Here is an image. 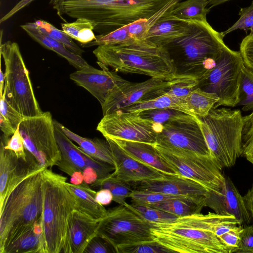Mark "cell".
Returning a JSON list of instances; mask_svg holds the SVG:
<instances>
[{"instance_id": "35", "label": "cell", "mask_w": 253, "mask_h": 253, "mask_svg": "<svg viewBox=\"0 0 253 253\" xmlns=\"http://www.w3.org/2000/svg\"><path fill=\"white\" fill-rule=\"evenodd\" d=\"M71 23H62V30L72 39L81 43H86L95 40L94 25L92 21L84 18H76Z\"/></svg>"}, {"instance_id": "59", "label": "cell", "mask_w": 253, "mask_h": 253, "mask_svg": "<svg viewBox=\"0 0 253 253\" xmlns=\"http://www.w3.org/2000/svg\"><path fill=\"white\" fill-rule=\"evenodd\" d=\"M84 176L82 172H76L71 176V183L79 184L84 182Z\"/></svg>"}, {"instance_id": "58", "label": "cell", "mask_w": 253, "mask_h": 253, "mask_svg": "<svg viewBox=\"0 0 253 253\" xmlns=\"http://www.w3.org/2000/svg\"><path fill=\"white\" fill-rule=\"evenodd\" d=\"M246 204L251 215L253 214V185L244 197Z\"/></svg>"}, {"instance_id": "40", "label": "cell", "mask_w": 253, "mask_h": 253, "mask_svg": "<svg viewBox=\"0 0 253 253\" xmlns=\"http://www.w3.org/2000/svg\"><path fill=\"white\" fill-rule=\"evenodd\" d=\"M238 106H242V110H253V71L245 65L242 69V77Z\"/></svg>"}, {"instance_id": "5", "label": "cell", "mask_w": 253, "mask_h": 253, "mask_svg": "<svg viewBox=\"0 0 253 253\" xmlns=\"http://www.w3.org/2000/svg\"><path fill=\"white\" fill-rule=\"evenodd\" d=\"M67 178L45 168L42 171L41 226L44 253L63 252L68 217L77 209L76 200L65 185Z\"/></svg>"}, {"instance_id": "49", "label": "cell", "mask_w": 253, "mask_h": 253, "mask_svg": "<svg viewBox=\"0 0 253 253\" xmlns=\"http://www.w3.org/2000/svg\"><path fill=\"white\" fill-rule=\"evenodd\" d=\"M84 253H117L115 248L106 240L97 234L90 241Z\"/></svg>"}, {"instance_id": "53", "label": "cell", "mask_w": 253, "mask_h": 253, "mask_svg": "<svg viewBox=\"0 0 253 253\" xmlns=\"http://www.w3.org/2000/svg\"><path fill=\"white\" fill-rule=\"evenodd\" d=\"M95 198L100 204L106 206L110 204L113 201V196L110 190L102 188L96 192Z\"/></svg>"}, {"instance_id": "41", "label": "cell", "mask_w": 253, "mask_h": 253, "mask_svg": "<svg viewBox=\"0 0 253 253\" xmlns=\"http://www.w3.org/2000/svg\"><path fill=\"white\" fill-rule=\"evenodd\" d=\"M187 197L166 194L162 193L146 191L133 190L129 196L132 204L150 206L168 200Z\"/></svg>"}, {"instance_id": "29", "label": "cell", "mask_w": 253, "mask_h": 253, "mask_svg": "<svg viewBox=\"0 0 253 253\" xmlns=\"http://www.w3.org/2000/svg\"><path fill=\"white\" fill-rule=\"evenodd\" d=\"M2 253H44L41 223L16 238Z\"/></svg>"}, {"instance_id": "51", "label": "cell", "mask_w": 253, "mask_h": 253, "mask_svg": "<svg viewBox=\"0 0 253 253\" xmlns=\"http://www.w3.org/2000/svg\"><path fill=\"white\" fill-rule=\"evenodd\" d=\"M240 52L245 65L253 71V36L249 35L243 40Z\"/></svg>"}, {"instance_id": "42", "label": "cell", "mask_w": 253, "mask_h": 253, "mask_svg": "<svg viewBox=\"0 0 253 253\" xmlns=\"http://www.w3.org/2000/svg\"><path fill=\"white\" fill-rule=\"evenodd\" d=\"M44 36L49 43V50L55 52L59 55L64 58L70 65L74 66L77 70L89 66L87 62L82 58V56L71 51L63 44L45 35Z\"/></svg>"}, {"instance_id": "13", "label": "cell", "mask_w": 253, "mask_h": 253, "mask_svg": "<svg viewBox=\"0 0 253 253\" xmlns=\"http://www.w3.org/2000/svg\"><path fill=\"white\" fill-rule=\"evenodd\" d=\"M163 125L143 118L140 112L118 110L103 115L96 129L105 138L155 145Z\"/></svg>"}, {"instance_id": "28", "label": "cell", "mask_w": 253, "mask_h": 253, "mask_svg": "<svg viewBox=\"0 0 253 253\" xmlns=\"http://www.w3.org/2000/svg\"><path fill=\"white\" fill-rule=\"evenodd\" d=\"M206 197H184L148 206L161 210L178 217H184L201 213L205 207Z\"/></svg>"}, {"instance_id": "11", "label": "cell", "mask_w": 253, "mask_h": 253, "mask_svg": "<svg viewBox=\"0 0 253 253\" xmlns=\"http://www.w3.org/2000/svg\"><path fill=\"white\" fill-rule=\"evenodd\" d=\"M19 131L26 150L42 168L57 166L61 156L49 112L25 118L20 124Z\"/></svg>"}, {"instance_id": "4", "label": "cell", "mask_w": 253, "mask_h": 253, "mask_svg": "<svg viewBox=\"0 0 253 253\" xmlns=\"http://www.w3.org/2000/svg\"><path fill=\"white\" fill-rule=\"evenodd\" d=\"M44 169L23 180L0 208V253L18 237L33 229L36 223H41L42 171Z\"/></svg>"}, {"instance_id": "47", "label": "cell", "mask_w": 253, "mask_h": 253, "mask_svg": "<svg viewBox=\"0 0 253 253\" xmlns=\"http://www.w3.org/2000/svg\"><path fill=\"white\" fill-rule=\"evenodd\" d=\"M0 114L10 122L15 130L25 118L7 101L5 89L3 90L2 96L0 98Z\"/></svg>"}, {"instance_id": "3", "label": "cell", "mask_w": 253, "mask_h": 253, "mask_svg": "<svg viewBox=\"0 0 253 253\" xmlns=\"http://www.w3.org/2000/svg\"><path fill=\"white\" fill-rule=\"evenodd\" d=\"M171 0H66L64 13L92 21L94 31L108 34L137 20L147 18Z\"/></svg>"}, {"instance_id": "43", "label": "cell", "mask_w": 253, "mask_h": 253, "mask_svg": "<svg viewBox=\"0 0 253 253\" xmlns=\"http://www.w3.org/2000/svg\"><path fill=\"white\" fill-rule=\"evenodd\" d=\"M186 114H188L171 108L148 110L140 112L143 118L161 125L183 117Z\"/></svg>"}, {"instance_id": "18", "label": "cell", "mask_w": 253, "mask_h": 253, "mask_svg": "<svg viewBox=\"0 0 253 253\" xmlns=\"http://www.w3.org/2000/svg\"><path fill=\"white\" fill-rule=\"evenodd\" d=\"M98 64L102 70L89 65L71 74L70 78L87 90L102 106L121 86L129 82L103 65Z\"/></svg>"}, {"instance_id": "61", "label": "cell", "mask_w": 253, "mask_h": 253, "mask_svg": "<svg viewBox=\"0 0 253 253\" xmlns=\"http://www.w3.org/2000/svg\"><path fill=\"white\" fill-rule=\"evenodd\" d=\"M229 0H208V5L210 6L209 8H211Z\"/></svg>"}, {"instance_id": "32", "label": "cell", "mask_w": 253, "mask_h": 253, "mask_svg": "<svg viewBox=\"0 0 253 253\" xmlns=\"http://www.w3.org/2000/svg\"><path fill=\"white\" fill-rule=\"evenodd\" d=\"M208 0H186L179 2L171 11L177 18L187 21H206L210 8Z\"/></svg>"}, {"instance_id": "30", "label": "cell", "mask_w": 253, "mask_h": 253, "mask_svg": "<svg viewBox=\"0 0 253 253\" xmlns=\"http://www.w3.org/2000/svg\"><path fill=\"white\" fill-rule=\"evenodd\" d=\"M165 108L177 110L193 116L187 107L185 99L178 98L167 93L149 100L133 104L119 110L128 112H141L148 110Z\"/></svg>"}, {"instance_id": "9", "label": "cell", "mask_w": 253, "mask_h": 253, "mask_svg": "<svg viewBox=\"0 0 253 253\" xmlns=\"http://www.w3.org/2000/svg\"><path fill=\"white\" fill-rule=\"evenodd\" d=\"M245 65L240 51L226 46L216 61L215 67L202 80L198 87L217 94L219 100L213 108L220 106L234 107L238 106Z\"/></svg>"}, {"instance_id": "52", "label": "cell", "mask_w": 253, "mask_h": 253, "mask_svg": "<svg viewBox=\"0 0 253 253\" xmlns=\"http://www.w3.org/2000/svg\"><path fill=\"white\" fill-rule=\"evenodd\" d=\"M243 226L240 225L234 227L221 235L219 238L236 253L240 243V233Z\"/></svg>"}, {"instance_id": "20", "label": "cell", "mask_w": 253, "mask_h": 253, "mask_svg": "<svg viewBox=\"0 0 253 253\" xmlns=\"http://www.w3.org/2000/svg\"><path fill=\"white\" fill-rule=\"evenodd\" d=\"M133 190L162 193L191 197H206L209 190L200 183L177 174L131 183Z\"/></svg>"}, {"instance_id": "15", "label": "cell", "mask_w": 253, "mask_h": 253, "mask_svg": "<svg viewBox=\"0 0 253 253\" xmlns=\"http://www.w3.org/2000/svg\"><path fill=\"white\" fill-rule=\"evenodd\" d=\"M53 122L61 156L56 166L61 170L71 176L76 172L83 173L86 168H92L97 172L98 179H102L110 175L115 170L114 167L93 158L75 145L62 131L59 122L54 120Z\"/></svg>"}, {"instance_id": "62", "label": "cell", "mask_w": 253, "mask_h": 253, "mask_svg": "<svg viewBox=\"0 0 253 253\" xmlns=\"http://www.w3.org/2000/svg\"><path fill=\"white\" fill-rule=\"evenodd\" d=\"M250 31H251V32H250V34H249V35H250L251 36H253V26L250 29Z\"/></svg>"}, {"instance_id": "63", "label": "cell", "mask_w": 253, "mask_h": 253, "mask_svg": "<svg viewBox=\"0 0 253 253\" xmlns=\"http://www.w3.org/2000/svg\"><path fill=\"white\" fill-rule=\"evenodd\" d=\"M252 218H253V214L252 215Z\"/></svg>"}, {"instance_id": "23", "label": "cell", "mask_w": 253, "mask_h": 253, "mask_svg": "<svg viewBox=\"0 0 253 253\" xmlns=\"http://www.w3.org/2000/svg\"><path fill=\"white\" fill-rule=\"evenodd\" d=\"M190 21L177 18L169 12L160 18L148 30L145 39L164 46L184 35Z\"/></svg>"}, {"instance_id": "45", "label": "cell", "mask_w": 253, "mask_h": 253, "mask_svg": "<svg viewBox=\"0 0 253 253\" xmlns=\"http://www.w3.org/2000/svg\"><path fill=\"white\" fill-rule=\"evenodd\" d=\"M171 253L155 241L141 242L119 247L117 253Z\"/></svg>"}, {"instance_id": "24", "label": "cell", "mask_w": 253, "mask_h": 253, "mask_svg": "<svg viewBox=\"0 0 253 253\" xmlns=\"http://www.w3.org/2000/svg\"><path fill=\"white\" fill-rule=\"evenodd\" d=\"M113 139L135 160L163 173L176 174L162 159L154 145L140 142Z\"/></svg>"}, {"instance_id": "54", "label": "cell", "mask_w": 253, "mask_h": 253, "mask_svg": "<svg viewBox=\"0 0 253 253\" xmlns=\"http://www.w3.org/2000/svg\"><path fill=\"white\" fill-rule=\"evenodd\" d=\"M33 0H21L19 1L9 11L1 18L0 23L3 22L11 18L15 13L27 6Z\"/></svg>"}, {"instance_id": "7", "label": "cell", "mask_w": 253, "mask_h": 253, "mask_svg": "<svg viewBox=\"0 0 253 253\" xmlns=\"http://www.w3.org/2000/svg\"><path fill=\"white\" fill-rule=\"evenodd\" d=\"M0 51L5 65L6 100L25 118L42 114L18 44L7 41L0 44Z\"/></svg>"}, {"instance_id": "31", "label": "cell", "mask_w": 253, "mask_h": 253, "mask_svg": "<svg viewBox=\"0 0 253 253\" xmlns=\"http://www.w3.org/2000/svg\"><path fill=\"white\" fill-rule=\"evenodd\" d=\"M190 112L194 116L204 117L219 100L216 94L205 91L200 88L192 91L185 98Z\"/></svg>"}, {"instance_id": "60", "label": "cell", "mask_w": 253, "mask_h": 253, "mask_svg": "<svg viewBox=\"0 0 253 253\" xmlns=\"http://www.w3.org/2000/svg\"><path fill=\"white\" fill-rule=\"evenodd\" d=\"M5 74L3 73L1 69H0V97L1 98L3 95V91L4 87L5 82Z\"/></svg>"}, {"instance_id": "56", "label": "cell", "mask_w": 253, "mask_h": 253, "mask_svg": "<svg viewBox=\"0 0 253 253\" xmlns=\"http://www.w3.org/2000/svg\"><path fill=\"white\" fill-rule=\"evenodd\" d=\"M84 181L87 184H92L98 179L96 170L92 168H87L83 172Z\"/></svg>"}, {"instance_id": "10", "label": "cell", "mask_w": 253, "mask_h": 253, "mask_svg": "<svg viewBox=\"0 0 253 253\" xmlns=\"http://www.w3.org/2000/svg\"><path fill=\"white\" fill-rule=\"evenodd\" d=\"M151 223L124 205L107 210L101 219L98 235L116 249L141 242L154 241Z\"/></svg>"}, {"instance_id": "17", "label": "cell", "mask_w": 253, "mask_h": 253, "mask_svg": "<svg viewBox=\"0 0 253 253\" xmlns=\"http://www.w3.org/2000/svg\"><path fill=\"white\" fill-rule=\"evenodd\" d=\"M172 80L151 78L140 83L129 82L121 86L101 106L105 115L133 104L146 101L167 93Z\"/></svg>"}, {"instance_id": "19", "label": "cell", "mask_w": 253, "mask_h": 253, "mask_svg": "<svg viewBox=\"0 0 253 253\" xmlns=\"http://www.w3.org/2000/svg\"><path fill=\"white\" fill-rule=\"evenodd\" d=\"M205 206L217 214L234 216L243 226L249 225L252 219L244 197L229 176H225L220 189L208 191Z\"/></svg>"}, {"instance_id": "34", "label": "cell", "mask_w": 253, "mask_h": 253, "mask_svg": "<svg viewBox=\"0 0 253 253\" xmlns=\"http://www.w3.org/2000/svg\"><path fill=\"white\" fill-rule=\"evenodd\" d=\"M91 185L93 188L110 190L113 196V201L119 205H124L133 191L130 183L120 180L111 174L104 178L97 179Z\"/></svg>"}, {"instance_id": "48", "label": "cell", "mask_w": 253, "mask_h": 253, "mask_svg": "<svg viewBox=\"0 0 253 253\" xmlns=\"http://www.w3.org/2000/svg\"><path fill=\"white\" fill-rule=\"evenodd\" d=\"M17 126L14 133L5 142V148L13 151L18 158L27 159V151L25 148L23 139Z\"/></svg>"}, {"instance_id": "57", "label": "cell", "mask_w": 253, "mask_h": 253, "mask_svg": "<svg viewBox=\"0 0 253 253\" xmlns=\"http://www.w3.org/2000/svg\"><path fill=\"white\" fill-rule=\"evenodd\" d=\"M66 0H50V4H51L54 9L56 10L57 15L62 19V15L64 13V3Z\"/></svg>"}, {"instance_id": "21", "label": "cell", "mask_w": 253, "mask_h": 253, "mask_svg": "<svg viewBox=\"0 0 253 253\" xmlns=\"http://www.w3.org/2000/svg\"><path fill=\"white\" fill-rule=\"evenodd\" d=\"M100 220L77 210L72 211L68 219L63 253H83L98 234Z\"/></svg>"}, {"instance_id": "33", "label": "cell", "mask_w": 253, "mask_h": 253, "mask_svg": "<svg viewBox=\"0 0 253 253\" xmlns=\"http://www.w3.org/2000/svg\"><path fill=\"white\" fill-rule=\"evenodd\" d=\"M182 0H171L161 9L147 18L137 20L128 25V32L134 39H145L149 29L161 17L171 12L174 6Z\"/></svg>"}, {"instance_id": "26", "label": "cell", "mask_w": 253, "mask_h": 253, "mask_svg": "<svg viewBox=\"0 0 253 253\" xmlns=\"http://www.w3.org/2000/svg\"><path fill=\"white\" fill-rule=\"evenodd\" d=\"M64 133L79 147L93 158L115 167V161L110 146L107 141L97 138H88L73 132L59 123Z\"/></svg>"}, {"instance_id": "37", "label": "cell", "mask_w": 253, "mask_h": 253, "mask_svg": "<svg viewBox=\"0 0 253 253\" xmlns=\"http://www.w3.org/2000/svg\"><path fill=\"white\" fill-rule=\"evenodd\" d=\"M34 23L42 34L63 44L71 51L82 56L84 51L62 30L58 29L49 23L43 20H38Z\"/></svg>"}, {"instance_id": "36", "label": "cell", "mask_w": 253, "mask_h": 253, "mask_svg": "<svg viewBox=\"0 0 253 253\" xmlns=\"http://www.w3.org/2000/svg\"><path fill=\"white\" fill-rule=\"evenodd\" d=\"M124 205L152 224L172 223L178 218L174 214L148 206L127 203Z\"/></svg>"}, {"instance_id": "50", "label": "cell", "mask_w": 253, "mask_h": 253, "mask_svg": "<svg viewBox=\"0 0 253 253\" xmlns=\"http://www.w3.org/2000/svg\"><path fill=\"white\" fill-rule=\"evenodd\" d=\"M237 253H253V225L243 226L240 233Z\"/></svg>"}, {"instance_id": "1", "label": "cell", "mask_w": 253, "mask_h": 253, "mask_svg": "<svg viewBox=\"0 0 253 253\" xmlns=\"http://www.w3.org/2000/svg\"><path fill=\"white\" fill-rule=\"evenodd\" d=\"M93 53L97 64L117 72L142 74L165 81L178 75L167 49L146 39H132L118 44L98 45Z\"/></svg>"}, {"instance_id": "27", "label": "cell", "mask_w": 253, "mask_h": 253, "mask_svg": "<svg viewBox=\"0 0 253 253\" xmlns=\"http://www.w3.org/2000/svg\"><path fill=\"white\" fill-rule=\"evenodd\" d=\"M171 224L209 231L214 234L217 228L221 225H241L233 215L219 214L215 212H209L206 214L200 213L187 216L179 217Z\"/></svg>"}, {"instance_id": "14", "label": "cell", "mask_w": 253, "mask_h": 253, "mask_svg": "<svg viewBox=\"0 0 253 253\" xmlns=\"http://www.w3.org/2000/svg\"><path fill=\"white\" fill-rule=\"evenodd\" d=\"M154 145L211 155L199 118L189 114L163 124Z\"/></svg>"}, {"instance_id": "44", "label": "cell", "mask_w": 253, "mask_h": 253, "mask_svg": "<svg viewBox=\"0 0 253 253\" xmlns=\"http://www.w3.org/2000/svg\"><path fill=\"white\" fill-rule=\"evenodd\" d=\"M243 119L242 156L253 165V110Z\"/></svg>"}, {"instance_id": "22", "label": "cell", "mask_w": 253, "mask_h": 253, "mask_svg": "<svg viewBox=\"0 0 253 253\" xmlns=\"http://www.w3.org/2000/svg\"><path fill=\"white\" fill-rule=\"evenodd\" d=\"M115 161L111 174L124 181L132 183L162 177L163 173L129 156L113 139L105 138Z\"/></svg>"}, {"instance_id": "25", "label": "cell", "mask_w": 253, "mask_h": 253, "mask_svg": "<svg viewBox=\"0 0 253 253\" xmlns=\"http://www.w3.org/2000/svg\"><path fill=\"white\" fill-rule=\"evenodd\" d=\"M65 185L74 196L77 202V210L96 219H102L107 210L96 200V191L85 182L75 184L68 182Z\"/></svg>"}, {"instance_id": "8", "label": "cell", "mask_w": 253, "mask_h": 253, "mask_svg": "<svg viewBox=\"0 0 253 253\" xmlns=\"http://www.w3.org/2000/svg\"><path fill=\"white\" fill-rule=\"evenodd\" d=\"M152 225L151 232L154 240L171 253H233L212 232L171 223Z\"/></svg>"}, {"instance_id": "55", "label": "cell", "mask_w": 253, "mask_h": 253, "mask_svg": "<svg viewBox=\"0 0 253 253\" xmlns=\"http://www.w3.org/2000/svg\"><path fill=\"white\" fill-rule=\"evenodd\" d=\"M0 127L3 134L10 137L15 132V129L13 127L10 122L0 114Z\"/></svg>"}, {"instance_id": "38", "label": "cell", "mask_w": 253, "mask_h": 253, "mask_svg": "<svg viewBox=\"0 0 253 253\" xmlns=\"http://www.w3.org/2000/svg\"><path fill=\"white\" fill-rule=\"evenodd\" d=\"M199 80L191 75L178 74L172 80V83L167 94L182 99L185 97L194 89L198 87Z\"/></svg>"}, {"instance_id": "16", "label": "cell", "mask_w": 253, "mask_h": 253, "mask_svg": "<svg viewBox=\"0 0 253 253\" xmlns=\"http://www.w3.org/2000/svg\"><path fill=\"white\" fill-rule=\"evenodd\" d=\"M9 138L3 134L0 147V208L13 190L25 178L42 168L27 151V159L18 158L15 153L5 148Z\"/></svg>"}, {"instance_id": "2", "label": "cell", "mask_w": 253, "mask_h": 253, "mask_svg": "<svg viewBox=\"0 0 253 253\" xmlns=\"http://www.w3.org/2000/svg\"><path fill=\"white\" fill-rule=\"evenodd\" d=\"M222 33L207 21H190L182 36L164 46L168 51L178 74L191 75L200 81L215 67L223 48Z\"/></svg>"}, {"instance_id": "39", "label": "cell", "mask_w": 253, "mask_h": 253, "mask_svg": "<svg viewBox=\"0 0 253 253\" xmlns=\"http://www.w3.org/2000/svg\"><path fill=\"white\" fill-rule=\"evenodd\" d=\"M133 39L128 29V25L116 29L108 34L96 36L95 40L86 43H81L82 47L94 45H115L127 42Z\"/></svg>"}, {"instance_id": "12", "label": "cell", "mask_w": 253, "mask_h": 253, "mask_svg": "<svg viewBox=\"0 0 253 253\" xmlns=\"http://www.w3.org/2000/svg\"><path fill=\"white\" fill-rule=\"evenodd\" d=\"M154 146L177 174L194 180L210 191H216L221 188L225 176L211 155Z\"/></svg>"}, {"instance_id": "6", "label": "cell", "mask_w": 253, "mask_h": 253, "mask_svg": "<svg viewBox=\"0 0 253 253\" xmlns=\"http://www.w3.org/2000/svg\"><path fill=\"white\" fill-rule=\"evenodd\" d=\"M199 118L211 156L221 169L233 167L242 154L241 111L212 108L207 116Z\"/></svg>"}, {"instance_id": "46", "label": "cell", "mask_w": 253, "mask_h": 253, "mask_svg": "<svg viewBox=\"0 0 253 253\" xmlns=\"http://www.w3.org/2000/svg\"><path fill=\"white\" fill-rule=\"evenodd\" d=\"M239 14L240 18L226 31L221 32L223 37L237 29L243 30L247 33L253 26V1L250 6L241 8Z\"/></svg>"}]
</instances>
